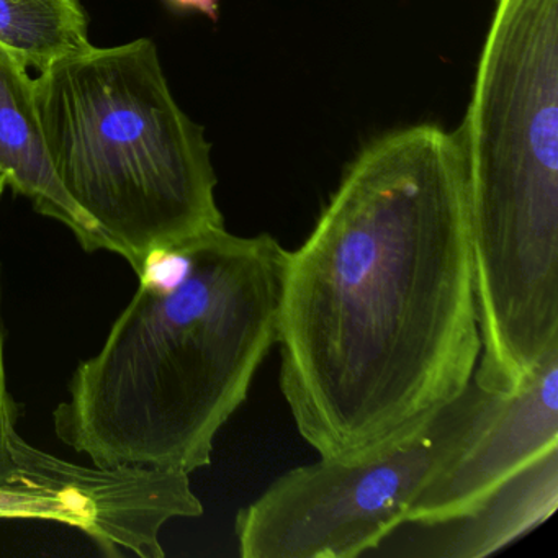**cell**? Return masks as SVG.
<instances>
[{"mask_svg": "<svg viewBox=\"0 0 558 558\" xmlns=\"http://www.w3.org/2000/svg\"><path fill=\"white\" fill-rule=\"evenodd\" d=\"M457 132L482 338L473 380L508 395L558 348V0H496Z\"/></svg>", "mask_w": 558, "mask_h": 558, "instance_id": "3", "label": "cell"}, {"mask_svg": "<svg viewBox=\"0 0 558 558\" xmlns=\"http://www.w3.org/2000/svg\"><path fill=\"white\" fill-rule=\"evenodd\" d=\"M5 189H8V184H5L4 179H2V175H0V198H2V195H4Z\"/></svg>", "mask_w": 558, "mask_h": 558, "instance_id": "12", "label": "cell"}, {"mask_svg": "<svg viewBox=\"0 0 558 558\" xmlns=\"http://www.w3.org/2000/svg\"><path fill=\"white\" fill-rule=\"evenodd\" d=\"M283 247L214 228L153 251L54 433L100 466L194 473L277 342Z\"/></svg>", "mask_w": 558, "mask_h": 558, "instance_id": "2", "label": "cell"}, {"mask_svg": "<svg viewBox=\"0 0 558 558\" xmlns=\"http://www.w3.org/2000/svg\"><path fill=\"white\" fill-rule=\"evenodd\" d=\"M175 11L198 12L210 21L217 22L220 15V0H166Z\"/></svg>", "mask_w": 558, "mask_h": 558, "instance_id": "11", "label": "cell"}, {"mask_svg": "<svg viewBox=\"0 0 558 558\" xmlns=\"http://www.w3.org/2000/svg\"><path fill=\"white\" fill-rule=\"evenodd\" d=\"M34 97L64 191L136 274L153 251L225 227L211 145L153 40L64 58L34 80Z\"/></svg>", "mask_w": 558, "mask_h": 558, "instance_id": "4", "label": "cell"}, {"mask_svg": "<svg viewBox=\"0 0 558 558\" xmlns=\"http://www.w3.org/2000/svg\"><path fill=\"white\" fill-rule=\"evenodd\" d=\"M0 47L40 73L83 53L93 47L83 0H0Z\"/></svg>", "mask_w": 558, "mask_h": 558, "instance_id": "9", "label": "cell"}, {"mask_svg": "<svg viewBox=\"0 0 558 558\" xmlns=\"http://www.w3.org/2000/svg\"><path fill=\"white\" fill-rule=\"evenodd\" d=\"M558 506V449L499 486L475 514L447 522L450 532L433 555L478 558L495 554L547 521Z\"/></svg>", "mask_w": 558, "mask_h": 558, "instance_id": "8", "label": "cell"}, {"mask_svg": "<svg viewBox=\"0 0 558 558\" xmlns=\"http://www.w3.org/2000/svg\"><path fill=\"white\" fill-rule=\"evenodd\" d=\"M496 395L475 380L420 426L355 460L322 459L283 473L240 509L243 558H355L408 524L421 493L462 449Z\"/></svg>", "mask_w": 558, "mask_h": 558, "instance_id": "5", "label": "cell"}, {"mask_svg": "<svg viewBox=\"0 0 558 558\" xmlns=\"http://www.w3.org/2000/svg\"><path fill=\"white\" fill-rule=\"evenodd\" d=\"M0 175L35 210L73 231L86 251L106 250L96 225L64 191L51 165L34 80L27 66L0 47Z\"/></svg>", "mask_w": 558, "mask_h": 558, "instance_id": "7", "label": "cell"}, {"mask_svg": "<svg viewBox=\"0 0 558 558\" xmlns=\"http://www.w3.org/2000/svg\"><path fill=\"white\" fill-rule=\"evenodd\" d=\"M280 390L325 459L384 449L473 380L482 338L459 132L368 142L312 233L283 251Z\"/></svg>", "mask_w": 558, "mask_h": 558, "instance_id": "1", "label": "cell"}, {"mask_svg": "<svg viewBox=\"0 0 558 558\" xmlns=\"http://www.w3.org/2000/svg\"><path fill=\"white\" fill-rule=\"evenodd\" d=\"M19 408L9 390L5 368V335L2 319V279H0V486H11L27 478L19 462V444L22 436L17 430Z\"/></svg>", "mask_w": 558, "mask_h": 558, "instance_id": "10", "label": "cell"}, {"mask_svg": "<svg viewBox=\"0 0 558 558\" xmlns=\"http://www.w3.org/2000/svg\"><path fill=\"white\" fill-rule=\"evenodd\" d=\"M558 449V348L509 395H496L462 449L421 493L408 524L470 518L512 476Z\"/></svg>", "mask_w": 558, "mask_h": 558, "instance_id": "6", "label": "cell"}]
</instances>
